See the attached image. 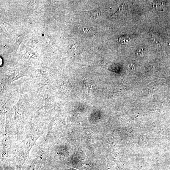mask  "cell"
<instances>
[{"label": "cell", "mask_w": 170, "mask_h": 170, "mask_svg": "<svg viewBox=\"0 0 170 170\" xmlns=\"http://www.w3.org/2000/svg\"><path fill=\"white\" fill-rule=\"evenodd\" d=\"M43 135L38 129L31 127L28 134L18 144L12 146V155L15 161V170H21L24 164L29 158V153L36 141Z\"/></svg>", "instance_id": "6da1fadb"}, {"label": "cell", "mask_w": 170, "mask_h": 170, "mask_svg": "<svg viewBox=\"0 0 170 170\" xmlns=\"http://www.w3.org/2000/svg\"><path fill=\"white\" fill-rule=\"evenodd\" d=\"M6 116L4 133L1 137V163L11 162L14 160L12 155L13 145L11 129L12 121L8 114Z\"/></svg>", "instance_id": "7a4b0ae2"}, {"label": "cell", "mask_w": 170, "mask_h": 170, "mask_svg": "<svg viewBox=\"0 0 170 170\" xmlns=\"http://www.w3.org/2000/svg\"><path fill=\"white\" fill-rule=\"evenodd\" d=\"M39 149L33 156V158L40 163L45 165L48 155V148L45 146L38 145Z\"/></svg>", "instance_id": "3957f363"}, {"label": "cell", "mask_w": 170, "mask_h": 170, "mask_svg": "<svg viewBox=\"0 0 170 170\" xmlns=\"http://www.w3.org/2000/svg\"><path fill=\"white\" fill-rule=\"evenodd\" d=\"M30 161L26 170H42L45 167L44 165L37 161L34 158Z\"/></svg>", "instance_id": "277c9868"}, {"label": "cell", "mask_w": 170, "mask_h": 170, "mask_svg": "<svg viewBox=\"0 0 170 170\" xmlns=\"http://www.w3.org/2000/svg\"><path fill=\"white\" fill-rule=\"evenodd\" d=\"M24 76L25 74L22 72H15L10 74L6 77V81L8 83H11Z\"/></svg>", "instance_id": "5b68a950"}, {"label": "cell", "mask_w": 170, "mask_h": 170, "mask_svg": "<svg viewBox=\"0 0 170 170\" xmlns=\"http://www.w3.org/2000/svg\"><path fill=\"white\" fill-rule=\"evenodd\" d=\"M13 162L1 163V170H15V164L14 165Z\"/></svg>", "instance_id": "8992f818"}, {"label": "cell", "mask_w": 170, "mask_h": 170, "mask_svg": "<svg viewBox=\"0 0 170 170\" xmlns=\"http://www.w3.org/2000/svg\"><path fill=\"white\" fill-rule=\"evenodd\" d=\"M166 2L163 1H155L153 3V6L156 10H159L163 7Z\"/></svg>", "instance_id": "52a82bcc"}, {"label": "cell", "mask_w": 170, "mask_h": 170, "mask_svg": "<svg viewBox=\"0 0 170 170\" xmlns=\"http://www.w3.org/2000/svg\"><path fill=\"white\" fill-rule=\"evenodd\" d=\"M128 3L127 2H125L122 4L121 6L119 7V9L111 17H115V16L118 15V14H120L122 12H123L125 11L126 7L128 6Z\"/></svg>", "instance_id": "ba28073f"}, {"label": "cell", "mask_w": 170, "mask_h": 170, "mask_svg": "<svg viewBox=\"0 0 170 170\" xmlns=\"http://www.w3.org/2000/svg\"><path fill=\"white\" fill-rule=\"evenodd\" d=\"M103 8H99L94 10L91 11V13L95 18L100 17L103 12Z\"/></svg>", "instance_id": "9c48e42d"}, {"label": "cell", "mask_w": 170, "mask_h": 170, "mask_svg": "<svg viewBox=\"0 0 170 170\" xmlns=\"http://www.w3.org/2000/svg\"><path fill=\"white\" fill-rule=\"evenodd\" d=\"M118 40L120 43L125 44L129 43L131 41V38L128 36H122L119 37Z\"/></svg>", "instance_id": "30bf717a"}, {"label": "cell", "mask_w": 170, "mask_h": 170, "mask_svg": "<svg viewBox=\"0 0 170 170\" xmlns=\"http://www.w3.org/2000/svg\"><path fill=\"white\" fill-rule=\"evenodd\" d=\"M83 33L88 36H92L93 34V30L87 28H84L83 29Z\"/></svg>", "instance_id": "8fae6325"}, {"label": "cell", "mask_w": 170, "mask_h": 170, "mask_svg": "<svg viewBox=\"0 0 170 170\" xmlns=\"http://www.w3.org/2000/svg\"><path fill=\"white\" fill-rule=\"evenodd\" d=\"M144 54V49L142 48L138 49L136 53V55L138 57H141Z\"/></svg>", "instance_id": "7c38bea8"}, {"label": "cell", "mask_w": 170, "mask_h": 170, "mask_svg": "<svg viewBox=\"0 0 170 170\" xmlns=\"http://www.w3.org/2000/svg\"><path fill=\"white\" fill-rule=\"evenodd\" d=\"M3 60L2 58L1 57V59H0V66H2L3 65Z\"/></svg>", "instance_id": "4fadbf2b"}, {"label": "cell", "mask_w": 170, "mask_h": 170, "mask_svg": "<svg viewBox=\"0 0 170 170\" xmlns=\"http://www.w3.org/2000/svg\"><path fill=\"white\" fill-rule=\"evenodd\" d=\"M59 170H78L75 169H74V168H71L68 169H60Z\"/></svg>", "instance_id": "5bb4252c"}]
</instances>
